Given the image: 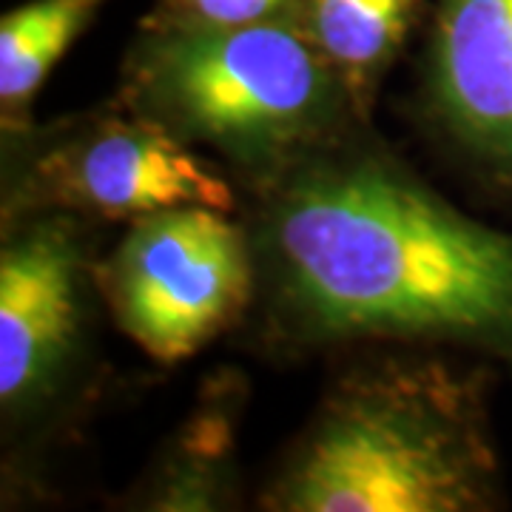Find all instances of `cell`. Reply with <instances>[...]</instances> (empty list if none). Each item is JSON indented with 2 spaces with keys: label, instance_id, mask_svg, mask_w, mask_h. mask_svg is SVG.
Wrapping results in <instances>:
<instances>
[{
  "label": "cell",
  "instance_id": "obj_1",
  "mask_svg": "<svg viewBox=\"0 0 512 512\" xmlns=\"http://www.w3.org/2000/svg\"><path fill=\"white\" fill-rule=\"evenodd\" d=\"M254 305L239 342L279 365L421 345L512 373V231L470 217L373 123L239 188Z\"/></svg>",
  "mask_w": 512,
  "mask_h": 512
},
{
  "label": "cell",
  "instance_id": "obj_2",
  "mask_svg": "<svg viewBox=\"0 0 512 512\" xmlns=\"http://www.w3.org/2000/svg\"><path fill=\"white\" fill-rule=\"evenodd\" d=\"M256 490L262 512H498V367L456 350L356 345Z\"/></svg>",
  "mask_w": 512,
  "mask_h": 512
},
{
  "label": "cell",
  "instance_id": "obj_3",
  "mask_svg": "<svg viewBox=\"0 0 512 512\" xmlns=\"http://www.w3.org/2000/svg\"><path fill=\"white\" fill-rule=\"evenodd\" d=\"M114 97L231 174L239 188L365 120L299 15L211 29H140Z\"/></svg>",
  "mask_w": 512,
  "mask_h": 512
},
{
  "label": "cell",
  "instance_id": "obj_4",
  "mask_svg": "<svg viewBox=\"0 0 512 512\" xmlns=\"http://www.w3.org/2000/svg\"><path fill=\"white\" fill-rule=\"evenodd\" d=\"M100 234L103 222L77 214L0 225L3 507L46 493L103 393Z\"/></svg>",
  "mask_w": 512,
  "mask_h": 512
},
{
  "label": "cell",
  "instance_id": "obj_5",
  "mask_svg": "<svg viewBox=\"0 0 512 512\" xmlns=\"http://www.w3.org/2000/svg\"><path fill=\"white\" fill-rule=\"evenodd\" d=\"M180 205L237 214V183L117 97L0 131V225L37 214L109 225Z\"/></svg>",
  "mask_w": 512,
  "mask_h": 512
},
{
  "label": "cell",
  "instance_id": "obj_6",
  "mask_svg": "<svg viewBox=\"0 0 512 512\" xmlns=\"http://www.w3.org/2000/svg\"><path fill=\"white\" fill-rule=\"evenodd\" d=\"M97 285L117 330L174 367L245 322L256 291L251 239L237 214L217 208L143 214L100 256Z\"/></svg>",
  "mask_w": 512,
  "mask_h": 512
},
{
  "label": "cell",
  "instance_id": "obj_7",
  "mask_svg": "<svg viewBox=\"0 0 512 512\" xmlns=\"http://www.w3.org/2000/svg\"><path fill=\"white\" fill-rule=\"evenodd\" d=\"M407 106L439 163L512 217V0H430Z\"/></svg>",
  "mask_w": 512,
  "mask_h": 512
},
{
  "label": "cell",
  "instance_id": "obj_8",
  "mask_svg": "<svg viewBox=\"0 0 512 512\" xmlns=\"http://www.w3.org/2000/svg\"><path fill=\"white\" fill-rule=\"evenodd\" d=\"M248 382L225 370L205 379L197 402L117 501L128 512H228L242 507L239 424Z\"/></svg>",
  "mask_w": 512,
  "mask_h": 512
},
{
  "label": "cell",
  "instance_id": "obj_9",
  "mask_svg": "<svg viewBox=\"0 0 512 512\" xmlns=\"http://www.w3.org/2000/svg\"><path fill=\"white\" fill-rule=\"evenodd\" d=\"M421 0H305L299 23L373 120L384 77L419 26Z\"/></svg>",
  "mask_w": 512,
  "mask_h": 512
},
{
  "label": "cell",
  "instance_id": "obj_10",
  "mask_svg": "<svg viewBox=\"0 0 512 512\" xmlns=\"http://www.w3.org/2000/svg\"><path fill=\"white\" fill-rule=\"evenodd\" d=\"M106 0H29L0 18V131L35 120V97Z\"/></svg>",
  "mask_w": 512,
  "mask_h": 512
},
{
  "label": "cell",
  "instance_id": "obj_11",
  "mask_svg": "<svg viewBox=\"0 0 512 512\" xmlns=\"http://www.w3.org/2000/svg\"><path fill=\"white\" fill-rule=\"evenodd\" d=\"M305 0H154L140 29H211L248 26L299 15Z\"/></svg>",
  "mask_w": 512,
  "mask_h": 512
}]
</instances>
